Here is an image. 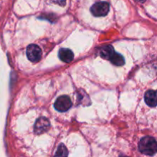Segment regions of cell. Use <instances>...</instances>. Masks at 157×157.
<instances>
[{"instance_id":"obj_1","label":"cell","mask_w":157,"mask_h":157,"mask_svg":"<svg viewBox=\"0 0 157 157\" xmlns=\"http://www.w3.org/2000/svg\"><path fill=\"white\" fill-rule=\"evenodd\" d=\"M138 148L140 153L147 156H153L156 153L157 144L156 140L151 136H145L140 140Z\"/></svg>"},{"instance_id":"obj_2","label":"cell","mask_w":157,"mask_h":157,"mask_svg":"<svg viewBox=\"0 0 157 157\" xmlns=\"http://www.w3.org/2000/svg\"><path fill=\"white\" fill-rule=\"evenodd\" d=\"M109 9H110V5L108 2H99L91 6L90 12L94 16L101 17L107 15L109 12Z\"/></svg>"},{"instance_id":"obj_3","label":"cell","mask_w":157,"mask_h":157,"mask_svg":"<svg viewBox=\"0 0 157 157\" xmlns=\"http://www.w3.org/2000/svg\"><path fill=\"white\" fill-rule=\"evenodd\" d=\"M72 105L70 98L67 95H62L56 100L55 103V108L60 112H65L71 108Z\"/></svg>"},{"instance_id":"obj_4","label":"cell","mask_w":157,"mask_h":157,"mask_svg":"<svg viewBox=\"0 0 157 157\" xmlns=\"http://www.w3.org/2000/svg\"><path fill=\"white\" fill-rule=\"evenodd\" d=\"M27 58L32 62H38L41 57V50L36 44H30L26 50Z\"/></svg>"},{"instance_id":"obj_5","label":"cell","mask_w":157,"mask_h":157,"mask_svg":"<svg viewBox=\"0 0 157 157\" xmlns=\"http://www.w3.org/2000/svg\"><path fill=\"white\" fill-rule=\"evenodd\" d=\"M49 128H50V122L48 119L41 117L38 118L35 122V126H34V131L36 134H41L47 132Z\"/></svg>"},{"instance_id":"obj_6","label":"cell","mask_w":157,"mask_h":157,"mask_svg":"<svg viewBox=\"0 0 157 157\" xmlns=\"http://www.w3.org/2000/svg\"><path fill=\"white\" fill-rule=\"evenodd\" d=\"M146 104L151 107L156 106V92L153 90H149L146 92L144 96Z\"/></svg>"},{"instance_id":"obj_7","label":"cell","mask_w":157,"mask_h":157,"mask_svg":"<svg viewBox=\"0 0 157 157\" xmlns=\"http://www.w3.org/2000/svg\"><path fill=\"white\" fill-rule=\"evenodd\" d=\"M59 58L65 63H69L74 59V53L68 48H61L58 53Z\"/></svg>"},{"instance_id":"obj_8","label":"cell","mask_w":157,"mask_h":157,"mask_svg":"<svg viewBox=\"0 0 157 157\" xmlns=\"http://www.w3.org/2000/svg\"><path fill=\"white\" fill-rule=\"evenodd\" d=\"M109 60L111 61L112 64L117 66H122L125 63V60H124L123 55H120V54L117 53V52H114Z\"/></svg>"},{"instance_id":"obj_9","label":"cell","mask_w":157,"mask_h":157,"mask_svg":"<svg viewBox=\"0 0 157 157\" xmlns=\"http://www.w3.org/2000/svg\"><path fill=\"white\" fill-rule=\"evenodd\" d=\"M114 52L115 51L114 49H113V48L112 47V46L108 45L101 48V52H100V55H101V56L102 57V58H104V59L109 60Z\"/></svg>"},{"instance_id":"obj_10","label":"cell","mask_w":157,"mask_h":157,"mask_svg":"<svg viewBox=\"0 0 157 157\" xmlns=\"http://www.w3.org/2000/svg\"><path fill=\"white\" fill-rule=\"evenodd\" d=\"M68 155V152H67V148L64 147L63 144L60 145L58 147V150H57L56 153H55V156H66Z\"/></svg>"},{"instance_id":"obj_11","label":"cell","mask_w":157,"mask_h":157,"mask_svg":"<svg viewBox=\"0 0 157 157\" xmlns=\"http://www.w3.org/2000/svg\"><path fill=\"white\" fill-rule=\"evenodd\" d=\"M52 2L55 3V4H58L59 6H64L66 3V0H51Z\"/></svg>"},{"instance_id":"obj_12","label":"cell","mask_w":157,"mask_h":157,"mask_svg":"<svg viewBox=\"0 0 157 157\" xmlns=\"http://www.w3.org/2000/svg\"><path fill=\"white\" fill-rule=\"evenodd\" d=\"M136 1H138V2H145L146 0H136Z\"/></svg>"}]
</instances>
